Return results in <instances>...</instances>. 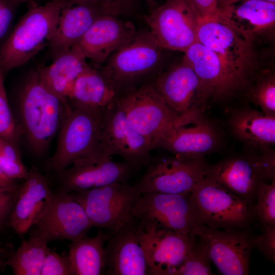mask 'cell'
Returning <instances> with one entry per match:
<instances>
[{
	"instance_id": "cell-15",
	"label": "cell",
	"mask_w": 275,
	"mask_h": 275,
	"mask_svg": "<svg viewBox=\"0 0 275 275\" xmlns=\"http://www.w3.org/2000/svg\"><path fill=\"white\" fill-rule=\"evenodd\" d=\"M194 235L205 246L211 262L221 274H249L254 236L246 228L218 230L200 223Z\"/></svg>"
},
{
	"instance_id": "cell-40",
	"label": "cell",
	"mask_w": 275,
	"mask_h": 275,
	"mask_svg": "<svg viewBox=\"0 0 275 275\" xmlns=\"http://www.w3.org/2000/svg\"><path fill=\"white\" fill-rule=\"evenodd\" d=\"M202 18L215 15L218 11L217 0H190Z\"/></svg>"
},
{
	"instance_id": "cell-27",
	"label": "cell",
	"mask_w": 275,
	"mask_h": 275,
	"mask_svg": "<svg viewBox=\"0 0 275 275\" xmlns=\"http://www.w3.org/2000/svg\"><path fill=\"white\" fill-rule=\"evenodd\" d=\"M117 98L114 89L100 70L89 64L75 80L67 101L73 107L102 116Z\"/></svg>"
},
{
	"instance_id": "cell-39",
	"label": "cell",
	"mask_w": 275,
	"mask_h": 275,
	"mask_svg": "<svg viewBox=\"0 0 275 275\" xmlns=\"http://www.w3.org/2000/svg\"><path fill=\"white\" fill-rule=\"evenodd\" d=\"M16 197L17 195L0 193V230L8 225L10 215Z\"/></svg>"
},
{
	"instance_id": "cell-35",
	"label": "cell",
	"mask_w": 275,
	"mask_h": 275,
	"mask_svg": "<svg viewBox=\"0 0 275 275\" xmlns=\"http://www.w3.org/2000/svg\"><path fill=\"white\" fill-rule=\"evenodd\" d=\"M94 4L109 14L121 17H129L137 10L138 0H69Z\"/></svg>"
},
{
	"instance_id": "cell-29",
	"label": "cell",
	"mask_w": 275,
	"mask_h": 275,
	"mask_svg": "<svg viewBox=\"0 0 275 275\" xmlns=\"http://www.w3.org/2000/svg\"><path fill=\"white\" fill-rule=\"evenodd\" d=\"M108 233L99 229L94 237H84L71 241L68 257L74 275L103 274L104 266L105 243Z\"/></svg>"
},
{
	"instance_id": "cell-12",
	"label": "cell",
	"mask_w": 275,
	"mask_h": 275,
	"mask_svg": "<svg viewBox=\"0 0 275 275\" xmlns=\"http://www.w3.org/2000/svg\"><path fill=\"white\" fill-rule=\"evenodd\" d=\"M207 165L204 157L151 156L145 172L133 185L140 194L190 193L204 177Z\"/></svg>"
},
{
	"instance_id": "cell-11",
	"label": "cell",
	"mask_w": 275,
	"mask_h": 275,
	"mask_svg": "<svg viewBox=\"0 0 275 275\" xmlns=\"http://www.w3.org/2000/svg\"><path fill=\"white\" fill-rule=\"evenodd\" d=\"M201 18L190 0H164L145 19L164 48L184 52L198 42L197 32Z\"/></svg>"
},
{
	"instance_id": "cell-42",
	"label": "cell",
	"mask_w": 275,
	"mask_h": 275,
	"mask_svg": "<svg viewBox=\"0 0 275 275\" xmlns=\"http://www.w3.org/2000/svg\"><path fill=\"white\" fill-rule=\"evenodd\" d=\"M239 1L240 0H217V7L220 8L235 4L236 3L239 2Z\"/></svg>"
},
{
	"instance_id": "cell-31",
	"label": "cell",
	"mask_w": 275,
	"mask_h": 275,
	"mask_svg": "<svg viewBox=\"0 0 275 275\" xmlns=\"http://www.w3.org/2000/svg\"><path fill=\"white\" fill-rule=\"evenodd\" d=\"M244 95L262 112L275 116V77L269 70L258 75Z\"/></svg>"
},
{
	"instance_id": "cell-32",
	"label": "cell",
	"mask_w": 275,
	"mask_h": 275,
	"mask_svg": "<svg viewBox=\"0 0 275 275\" xmlns=\"http://www.w3.org/2000/svg\"><path fill=\"white\" fill-rule=\"evenodd\" d=\"M254 205L255 217L263 226L275 225V179L265 180L259 186Z\"/></svg>"
},
{
	"instance_id": "cell-17",
	"label": "cell",
	"mask_w": 275,
	"mask_h": 275,
	"mask_svg": "<svg viewBox=\"0 0 275 275\" xmlns=\"http://www.w3.org/2000/svg\"><path fill=\"white\" fill-rule=\"evenodd\" d=\"M139 222L141 246L150 275H177L196 237L175 233L154 223Z\"/></svg>"
},
{
	"instance_id": "cell-8",
	"label": "cell",
	"mask_w": 275,
	"mask_h": 275,
	"mask_svg": "<svg viewBox=\"0 0 275 275\" xmlns=\"http://www.w3.org/2000/svg\"><path fill=\"white\" fill-rule=\"evenodd\" d=\"M117 101L130 126L150 142L153 150L167 138L178 120L152 82L120 95Z\"/></svg>"
},
{
	"instance_id": "cell-46",
	"label": "cell",
	"mask_w": 275,
	"mask_h": 275,
	"mask_svg": "<svg viewBox=\"0 0 275 275\" xmlns=\"http://www.w3.org/2000/svg\"><path fill=\"white\" fill-rule=\"evenodd\" d=\"M19 1L22 3H24V2H27L31 1L32 0H19Z\"/></svg>"
},
{
	"instance_id": "cell-6",
	"label": "cell",
	"mask_w": 275,
	"mask_h": 275,
	"mask_svg": "<svg viewBox=\"0 0 275 275\" xmlns=\"http://www.w3.org/2000/svg\"><path fill=\"white\" fill-rule=\"evenodd\" d=\"M248 150L241 155L207 164L204 177L253 205L262 182L275 179V155L273 149Z\"/></svg>"
},
{
	"instance_id": "cell-9",
	"label": "cell",
	"mask_w": 275,
	"mask_h": 275,
	"mask_svg": "<svg viewBox=\"0 0 275 275\" xmlns=\"http://www.w3.org/2000/svg\"><path fill=\"white\" fill-rule=\"evenodd\" d=\"M200 223L218 230L246 228L255 218L254 205L203 177L191 191Z\"/></svg>"
},
{
	"instance_id": "cell-13",
	"label": "cell",
	"mask_w": 275,
	"mask_h": 275,
	"mask_svg": "<svg viewBox=\"0 0 275 275\" xmlns=\"http://www.w3.org/2000/svg\"><path fill=\"white\" fill-rule=\"evenodd\" d=\"M131 215L140 222L154 223L175 233L194 237L200 224L191 192L141 193Z\"/></svg>"
},
{
	"instance_id": "cell-26",
	"label": "cell",
	"mask_w": 275,
	"mask_h": 275,
	"mask_svg": "<svg viewBox=\"0 0 275 275\" xmlns=\"http://www.w3.org/2000/svg\"><path fill=\"white\" fill-rule=\"evenodd\" d=\"M228 125L248 150L265 151L274 146L275 116L243 106L232 110Z\"/></svg>"
},
{
	"instance_id": "cell-24",
	"label": "cell",
	"mask_w": 275,
	"mask_h": 275,
	"mask_svg": "<svg viewBox=\"0 0 275 275\" xmlns=\"http://www.w3.org/2000/svg\"><path fill=\"white\" fill-rule=\"evenodd\" d=\"M106 14H109L94 4L67 0L48 46L49 57L53 59L77 44L95 21Z\"/></svg>"
},
{
	"instance_id": "cell-18",
	"label": "cell",
	"mask_w": 275,
	"mask_h": 275,
	"mask_svg": "<svg viewBox=\"0 0 275 275\" xmlns=\"http://www.w3.org/2000/svg\"><path fill=\"white\" fill-rule=\"evenodd\" d=\"M101 127L103 144L111 156L121 157L136 170L146 167L152 156L151 145L130 126L117 99L103 113Z\"/></svg>"
},
{
	"instance_id": "cell-3",
	"label": "cell",
	"mask_w": 275,
	"mask_h": 275,
	"mask_svg": "<svg viewBox=\"0 0 275 275\" xmlns=\"http://www.w3.org/2000/svg\"><path fill=\"white\" fill-rule=\"evenodd\" d=\"M67 0H52L30 9L0 46V71L6 77L49 46Z\"/></svg>"
},
{
	"instance_id": "cell-28",
	"label": "cell",
	"mask_w": 275,
	"mask_h": 275,
	"mask_svg": "<svg viewBox=\"0 0 275 275\" xmlns=\"http://www.w3.org/2000/svg\"><path fill=\"white\" fill-rule=\"evenodd\" d=\"M87 59L77 44L52 59L49 65L37 69L45 85L65 101L77 77L88 67Z\"/></svg>"
},
{
	"instance_id": "cell-10",
	"label": "cell",
	"mask_w": 275,
	"mask_h": 275,
	"mask_svg": "<svg viewBox=\"0 0 275 275\" xmlns=\"http://www.w3.org/2000/svg\"><path fill=\"white\" fill-rule=\"evenodd\" d=\"M70 193L82 207L93 227L108 233L118 230L132 216L141 194L128 181Z\"/></svg>"
},
{
	"instance_id": "cell-4",
	"label": "cell",
	"mask_w": 275,
	"mask_h": 275,
	"mask_svg": "<svg viewBox=\"0 0 275 275\" xmlns=\"http://www.w3.org/2000/svg\"><path fill=\"white\" fill-rule=\"evenodd\" d=\"M198 42L214 51L223 60L246 90L261 69L257 42L234 28L221 14L201 19L197 32Z\"/></svg>"
},
{
	"instance_id": "cell-23",
	"label": "cell",
	"mask_w": 275,
	"mask_h": 275,
	"mask_svg": "<svg viewBox=\"0 0 275 275\" xmlns=\"http://www.w3.org/2000/svg\"><path fill=\"white\" fill-rule=\"evenodd\" d=\"M222 142L220 130L204 115L187 124L174 126L157 149L183 158L204 157L218 149Z\"/></svg>"
},
{
	"instance_id": "cell-43",
	"label": "cell",
	"mask_w": 275,
	"mask_h": 275,
	"mask_svg": "<svg viewBox=\"0 0 275 275\" xmlns=\"http://www.w3.org/2000/svg\"><path fill=\"white\" fill-rule=\"evenodd\" d=\"M148 10V13L151 12L157 6L156 0H143Z\"/></svg>"
},
{
	"instance_id": "cell-21",
	"label": "cell",
	"mask_w": 275,
	"mask_h": 275,
	"mask_svg": "<svg viewBox=\"0 0 275 275\" xmlns=\"http://www.w3.org/2000/svg\"><path fill=\"white\" fill-rule=\"evenodd\" d=\"M136 32L132 22L104 15L95 21L77 44L93 66L99 68L112 54L129 43Z\"/></svg>"
},
{
	"instance_id": "cell-38",
	"label": "cell",
	"mask_w": 275,
	"mask_h": 275,
	"mask_svg": "<svg viewBox=\"0 0 275 275\" xmlns=\"http://www.w3.org/2000/svg\"><path fill=\"white\" fill-rule=\"evenodd\" d=\"M254 248L266 258L275 261V225L263 226L262 232L253 237Z\"/></svg>"
},
{
	"instance_id": "cell-19",
	"label": "cell",
	"mask_w": 275,
	"mask_h": 275,
	"mask_svg": "<svg viewBox=\"0 0 275 275\" xmlns=\"http://www.w3.org/2000/svg\"><path fill=\"white\" fill-rule=\"evenodd\" d=\"M140 233V224L133 216L118 230L108 233L104 247L103 274L150 275Z\"/></svg>"
},
{
	"instance_id": "cell-2",
	"label": "cell",
	"mask_w": 275,
	"mask_h": 275,
	"mask_svg": "<svg viewBox=\"0 0 275 275\" xmlns=\"http://www.w3.org/2000/svg\"><path fill=\"white\" fill-rule=\"evenodd\" d=\"M166 50L150 30L137 31L129 43L112 54L98 68L118 97L152 82L164 69Z\"/></svg>"
},
{
	"instance_id": "cell-44",
	"label": "cell",
	"mask_w": 275,
	"mask_h": 275,
	"mask_svg": "<svg viewBox=\"0 0 275 275\" xmlns=\"http://www.w3.org/2000/svg\"><path fill=\"white\" fill-rule=\"evenodd\" d=\"M6 260H4L2 257L0 256V267H3L5 265V262Z\"/></svg>"
},
{
	"instance_id": "cell-34",
	"label": "cell",
	"mask_w": 275,
	"mask_h": 275,
	"mask_svg": "<svg viewBox=\"0 0 275 275\" xmlns=\"http://www.w3.org/2000/svg\"><path fill=\"white\" fill-rule=\"evenodd\" d=\"M211 261L205 246L197 238L188 252L177 275H210Z\"/></svg>"
},
{
	"instance_id": "cell-22",
	"label": "cell",
	"mask_w": 275,
	"mask_h": 275,
	"mask_svg": "<svg viewBox=\"0 0 275 275\" xmlns=\"http://www.w3.org/2000/svg\"><path fill=\"white\" fill-rule=\"evenodd\" d=\"M52 194L48 178L33 166L18 188L9 226L20 237H23L44 211Z\"/></svg>"
},
{
	"instance_id": "cell-1",
	"label": "cell",
	"mask_w": 275,
	"mask_h": 275,
	"mask_svg": "<svg viewBox=\"0 0 275 275\" xmlns=\"http://www.w3.org/2000/svg\"><path fill=\"white\" fill-rule=\"evenodd\" d=\"M17 123L32 152L42 156L58 133L70 104L53 93L36 68L24 80L18 94Z\"/></svg>"
},
{
	"instance_id": "cell-33",
	"label": "cell",
	"mask_w": 275,
	"mask_h": 275,
	"mask_svg": "<svg viewBox=\"0 0 275 275\" xmlns=\"http://www.w3.org/2000/svg\"><path fill=\"white\" fill-rule=\"evenodd\" d=\"M5 78L0 71V137L19 147L21 134L8 101Z\"/></svg>"
},
{
	"instance_id": "cell-5",
	"label": "cell",
	"mask_w": 275,
	"mask_h": 275,
	"mask_svg": "<svg viewBox=\"0 0 275 275\" xmlns=\"http://www.w3.org/2000/svg\"><path fill=\"white\" fill-rule=\"evenodd\" d=\"M101 117L70 105L58 132L55 152L45 164L49 174L58 173L80 159L103 153L109 155L102 139Z\"/></svg>"
},
{
	"instance_id": "cell-30",
	"label": "cell",
	"mask_w": 275,
	"mask_h": 275,
	"mask_svg": "<svg viewBox=\"0 0 275 275\" xmlns=\"http://www.w3.org/2000/svg\"><path fill=\"white\" fill-rule=\"evenodd\" d=\"M51 250L40 239L29 236L6 260L14 275H41L46 255Z\"/></svg>"
},
{
	"instance_id": "cell-14",
	"label": "cell",
	"mask_w": 275,
	"mask_h": 275,
	"mask_svg": "<svg viewBox=\"0 0 275 275\" xmlns=\"http://www.w3.org/2000/svg\"><path fill=\"white\" fill-rule=\"evenodd\" d=\"M92 227L85 210L70 193L56 189L44 211L28 232L29 236L48 244L87 236Z\"/></svg>"
},
{
	"instance_id": "cell-36",
	"label": "cell",
	"mask_w": 275,
	"mask_h": 275,
	"mask_svg": "<svg viewBox=\"0 0 275 275\" xmlns=\"http://www.w3.org/2000/svg\"><path fill=\"white\" fill-rule=\"evenodd\" d=\"M41 275H74L68 256L50 251L44 258Z\"/></svg>"
},
{
	"instance_id": "cell-37",
	"label": "cell",
	"mask_w": 275,
	"mask_h": 275,
	"mask_svg": "<svg viewBox=\"0 0 275 275\" xmlns=\"http://www.w3.org/2000/svg\"><path fill=\"white\" fill-rule=\"evenodd\" d=\"M19 0H0V43L7 38L13 28Z\"/></svg>"
},
{
	"instance_id": "cell-25",
	"label": "cell",
	"mask_w": 275,
	"mask_h": 275,
	"mask_svg": "<svg viewBox=\"0 0 275 275\" xmlns=\"http://www.w3.org/2000/svg\"><path fill=\"white\" fill-rule=\"evenodd\" d=\"M219 8L222 16L234 28L257 43L272 40L275 4L261 0H244Z\"/></svg>"
},
{
	"instance_id": "cell-20",
	"label": "cell",
	"mask_w": 275,
	"mask_h": 275,
	"mask_svg": "<svg viewBox=\"0 0 275 275\" xmlns=\"http://www.w3.org/2000/svg\"><path fill=\"white\" fill-rule=\"evenodd\" d=\"M183 52L182 60L193 69L208 90L211 99L221 101L243 95L238 80L214 51L198 42Z\"/></svg>"
},
{
	"instance_id": "cell-7",
	"label": "cell",
	"mask_w": 275,
	"mask_h": 275,
	"mask_svg": "<svg viewBox=\"0 0 275 275\" xmlns=\"http://www.w3.org/2000/svg\"><path fill=\"white\" fill-rule=\"evenodd\" d=\"M152 82L168 106L178 117L175 126L204 116L211 99L210 93L193 69L182 60L164 69Z\"/></svg>"
},
{
	"instance_id": "cell-41",
	"label": "cell",
	"mask_w": 275,
	"mask_h": 275,
	"mask_svg": "<svg viewBox=\"0 0 275 275\" xmlns=\"http://www.w3.org/2000/svg\"><path fill=\"white\" fill-rule=\"evenodd\" d=\"M20 185L18 180L8 177L0 169V193L17 195Z\"/></svg>"
},
{
	"instance_id": "cell-45",
	"label": "cell",
	"mask_w": 275,
	"mask_h": 275,
	"mask_svg": "<svg viewBox=\"0 0 275 275\" xmlns=\"http://www.w3.org/2000/svg\"><path fill=\"white\" fill-rule=\"evenodd\" d=\"M242 1H244V0H240L239 2ZM261 1L275 4V0H261Z\"/></svg>"
},
{
	"instance_id": "cell-16",
	"label": "cell",
	"mask_w": 275,
	"mask_h": 275,
	"mask_svg": "<svg viewBox=\"0 0 275 275\" xmlns=\"http://www.w3.org/2000/svg\"><path fill=\"white\" fill-rule=\"evenodd\" d=\"M111 157L103 153L80 159L52 175L56 189L80 192L128 181L137 170L124 161H114Z\"/></svg>"
}]
</instances>
